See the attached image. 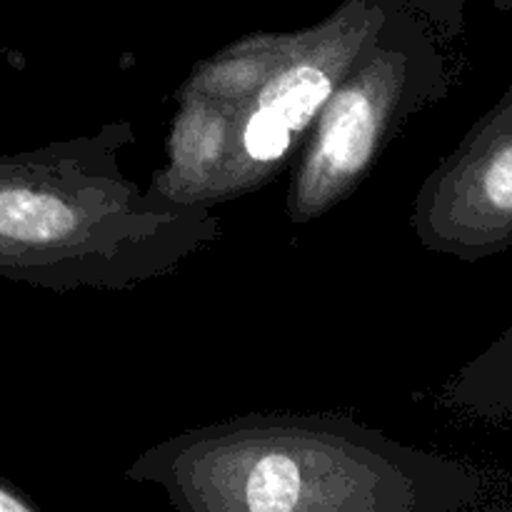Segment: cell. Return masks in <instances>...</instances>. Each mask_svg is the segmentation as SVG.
Instances as JSON below:
<instances>
[{
    "label": "cell",
    "instance_id": "7c38bea8",
    "mask_svg": "<svg viewBox=\"0 0 512 512\" xmlns=\"http://www.w3.org/2000/svg\"><path fill=\"white\" fill-rule=\"evenodd\" d=\"M3 55H5V48H3V43H0V65H3Z\"/></svg>",
    "mask_w": 512,
    "mask_h": 512
},
{
    "label": "cell",
    "instance_id": "9c48e42d",
    "mask_svg": "<svg viewBox=\"0 0 512 512\" xmlns=\"http://www.w3.org/2000/svg\"><path fill=\"white\" fill-rule=\"evenodd\" d=\"M398 8L420 15L435 38L453 53L455 43L465 33V0H393Z\"/></svg>",
    "mask_w": 512,
    "mask_h": 512
},
{
    "label": "cell",
    "instance_id": "52a82bcc",
    "mask_svg": "<svg viewBox=\"0 0 512 512\" xmlns=\"http://www.w3.org/2000/svg\"><path fill=\"white\" fill-rule=\"evenodd\" d=\"M303 38L305 28L285 33L258 30L243 35L235 43L198 60L178 90L203 95L245 113L265 83L293 58Z\"/></svg>",
    "mask_w": 512,
    "mask_h": 512
},
{
    "label": "cell",
    "instance_id": "3957f363",
    "mask_svg": "<svg viewBox=\"0 0 512 512\" xmlns=\"http://www.w3.org/2000/svg\"><path fill=\"white\" fill-rule=\"evenodd\" d=\"M450 85L453 53L420 15L390 10L300 145L285 195L288 218L308 225L345 203L400 130L448 98Z\"/></svg>",
    "mask_w": 512,
    "mask_h": 512
},
{
    "label": "cell",
    "instance_id": "ba28073f",
    "mask_svg": "<svg viewBox=\"0 0 512 512\" xmlns=\"http://www.w3.org/2000/svg\"><path fill=\"white\" fill-rule=\"evenodd\" d=\"M440 400L475 418H512V325L445 383Z\"/></svg>",
    "mask_w": 512,
    "mask_h": 512
},
{
    "label": "cell",
    "instance_id": "277c9868",
    "mask_svg": "<svg viewBox=\"0 0 512 512\" xmlns=\"http://www.w3.org/2000/svg\"><path fill=\"white\" fill-rule=\"evenodd\" d=\"M393 0H343L315 25L293 58L265 83L243 113L240 145L255 190L273 183L305 143L315 118L378 33Z\"/></svg>",
    "mask_w": 512,
    "mask_h": 512
},
{
    "label": "cell",
    "instance_id": "30bf717a",
    "mask_svg": "<svg viewBox=\"0 0 512 512\" xmlns=\"http://www.w3.org/2000/svg\"><path fill=\"white\" fill-rule=\"evenodd\" d=\"M0 512H40V505L23 488L0 478Z\"/></svg>",
    "mask_w": 512,
    "mask_h": 512
},
{
    "label": "cell",
    "instance_id": "5b68a950",
    "mask_svg": "<svg viewBox=\"0 0 512 512\" xmlns=\"http://www.w3.org/2000/svg\"><path fill=\"white\" fill-rule=\"evenodd\" d=\"M410 225L423 248L463 263L512 248V83L423 180Z\"/></svg>",
    "mask_w": 512,
    "mask_h": 512
},
{
    "label": "cell",
    "instance_id": "7a4b0ae2",
    "mask_svg": "<svg viewBox=\"0 0 512 512\" xmlns=\"http://www.w3.org/2000/svg\"><path fill=\"white\" fill-rule=\"evenodd\" d=\"M130 120L0 153V278L50 293H125L175 275L223 238L208 205L175 203L125 175Z\"/></svg>",
    "mask_w": 512,
    "mask_h": 512
},
{
    "label": "cell",
    "instance_id": "8fae6325",
    "mask_svg": "<svg viewBox=\"0 0 512 512\" xmlns=\"http://www.w3.org/2000/svg\"><path fill=\"white\" fill-rule=\"evenodd\" d=\"M500 13H512V0H490Z\"/></svg>",
    "mask_w": 512,
    "mask_h": 512
},
{
    "label": "cell",
    "instance_id": "6da1fadb",
    "mask_svg": "<svg viewBox=\"0 0 512 512\" xmlns=\"http://www.w3.org/2000/svg\"><path fill=\"white\" fill-rule=\"evenodd\" d=\"M125 478L183 512H458L483 498L473 468L345 413H245L183 430Z\"/></svg>",
    "mask_w": 512,
    "mask_h": 512
},
{
    "label": "cell",
    "instance_id": "8992f818",
    "mask_svg": "<svg viewBox=\"0 0 512 512\" xmlns=\"http://www.w3.org/2000/svg\"><path fill=\"white\" fill-rule=\"evenodd\" d=\"M175 105L165 163L150 175V193L208 208L255 193L240 145L243 113L183 90H175Z\"/></svg>",
    "mask_w": 512,
    "mask_h": 512
}]
</instances>
